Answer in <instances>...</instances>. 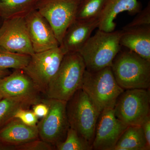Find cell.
<instances>
[{
	"label": "cell",
	"mask_w": 150,
	"mask_h": 150,
	"mask_svg": "<svg viewBox=\"0 0 150 150\" xmlns=\"http://www.w3.org/2000/svg\"><path fill=\"white\" fill-rule=\"evenodd\" d=\"M86 70L83 59L79 52L65 54L44 95L47 98L68 102L81 88Z\"/></svg>",
	"instance_id": "obj_1"
},
{
	"label": "cell",
	"mask_w": 150,
	"mask_h": 150,
	"mask_svg": "<svg viewBox=\"0 0 150 150\" xmlns=\"http://www.w3.org/2000/svg\"><path fill=\"white\" fill-rule=\"evenodd\" d=\"M110 67L117 83L124 90L149 88L150 62L133 51L121 49Z\"/></svg>",
	"instance_id": "obj_2"
},
{
	"label": "cell",
	"mask_w": 150,
	"mask_h": 150,
	"mask_svg": "<svg viewBox=\"0 0 150 150\" xmlns=\"http://www.w3.org/2000/svg\"><path fill=\"white\" fill-rule=\"evenodd\" d=\"M122 30L105 32L98 29L91 36L79 52L83 59L86 69L98 71L111 67L112 61L121 49Z\"/></svg>",
	"instance_id": "obj_3"
},
{
	"label": "cell",
	"mask_w": 150,
	"mask_h": 150,
	"mask_svg": "<svg viewBox=\"0 0 150 150\" xmlns=\"http://www.w3.org/2000/svg\"><path fill=\"white\" fill-rule=\"evenodd\" d=\"M81 88L100 112L114 108L118 96L124 91L117 83L110 67L94 71L86 69Z\"/></svg>",
	"instance_id": "obj_4"
},
{
	"label": "cell",
	"mask_w": 150,
	"mask_h": 150,
	"mask_svg": "<svg viewBox=\"0 0 150 150\" xmlns=\"http://www.w3.org/2000/svg\"><path fill=\"white\" fill-rule=\"evenodd\" d=\"M67 112L70 128L92 144L100 112L81 88L67 102Z\"/></svg>",
	"instance_id": "obj_5"
},
{
	"label": "cell",
	"mask_w": 150,
	"mask_h": 150,
	"mask_svg": "<svg viewBox=\"0 0 150 150\" xmlns=\"http://www.w3.org/2000/svg\"><path fill=\"white\" fill-rule=\"evenodd\" d=\"M150 103L148 89L126 90L116 100L114 115L127 126H141L150 116Z\"/></svg>",
	"instance_id": "obj_6"
},
{
	"label": "cell",
	"mask_w": 150,
	"mask_h": 150,
	"mask_svg": "<svg viewBox=\"0 0 150 150\" xmlns=\"http://www.w3.org/2000/svg\"><path fill=\"white\" fill-rule=\"evenodd\" d=\"M49 107L48 114L37 124L39 137L56 146L64 142L69 128L67 117V102L54 99H43Z\"/></svg>",
	"instance_id": "obj_7"
},
{
	"label": "cell",
	"mask_w": 150,
	"mask_h": 150,
	"mask_svg": "<svg viewBox=\"0 0 150 150\" xmlns=\"http://www.w3.org/2000/svg\"><path fill=\"white\" fill-rule=\"evenodd\" d=\"M82 0H40L36 7L48 22L59 44L67 28L76 19Z\"/></svg>",
	"instance_id": "obj_8"
},
{
	"label": "cell",
	"mask_w": 150,
	"mask_h": 150,
	"mask_svg": "<svg viewBox=\"0 0 150 150\" xmlns=\"http://www.w3.org/2000/svg\"><path fill=\"white\" fill-rule=\"evenodd\" d=\"M65 54L60 47L35 53L31 56L25 72L32 79L41 93L45 95L48 85L59 69Z\"/></svg>",
	"instance_id": "obj_9"
},
{
	"label": "cell",
	"mask_w": 150,
	"mask_h": 150,
	"mask_svg": "<svg viewBox=\"0 0 150 150\" xmlns=\"http://www.w3.org/2000/svg\"><path fill=\"white\" fill-rule=\"evenodd\" d=\"M0 93L8 98L26 103L30 106L42 102L41 93L32 79L23 69L0 78Z\"/></svg>",
	"instance_id": "obj_10"
},
{
	"label": "cell",
	"mask_w": 150,
	"mask_h": 150,
	"mask_svg": "<svg viewBox=\"0 0 150 150\" xmlns=\"http://www.w3.org/2000/svg\"><path fill=\"white\" fill-rule=\"evenodd\" d=\"M0 47L18 54L31 56L35 53L25 16L4 20L0 26Z\"/></svg>",
	"instance_id": "obj_11"
},
{
	"label": "cell",
	"mask_w": 150,
	"mask_h": 150,
	"mask_svg": "<svg viewBox=\"0 0 150 150\" xmlns=\"http://www.w3.org/2000/svg\"><path fill=\"white\" fill-rule=\"evenodd\" d=\"M127 127L115 117L113 108L103 110L97 122L93 149L113 150Z\"/></svg>",
	"instance_id": "obj_12"
},
{
	"label": "cell",
	"mask_w": 150,
	"mask_h": 150,
	"mask_svg": "<svg viewBox=\"0 0 150 150\" xmlns=\"http://www.w3.org/2000/svg\"><path fill=\"white\" fill-rule=\"evenodd\" d=\"M25 18L35 53L47 51L60 46L51 25L36 9L30 12Z\"/></svg>",
	"instance_id": "obj_13"
},
{
	"label": "cell",
	"mask_w": 150,
	"mask_h": 150,
	"mask_svg": "<svg viewBox=\"0 0 150 150\" xmlns=\"http://www.w3.org/2000/svg\"><path fill=\"white\" fill-rule=\"evenodd\" d=\"M100 18L76 19L67 28L59 47L65 54L79 52L90 38L92 33L98 28Z\"/></svg>",
	"instance_id": "obj_14"
},
{
	"label": "cell",
	"mask_w": 150,
	"mask_h": 150,
	"mask_svg": "<svg viewBox=\"0 0 150 150\" xmlns=\"http://www.w3.org/2000/svg\"><path fill=\"white\" fill-rule=\"evenodd\" d=\"M39 138L37 126H27L17 118L0 127V142L6 144L16 146Z\"/></svg>",
	"instance_id": "obj_15"
},
{
	"label": "cell",
	"mask_w": 150,
	"mask_h": 150,
	"mask_svg": "<svg viewBox=\"0 0 150 150\" xmlns=\"http://www.w3.org/2000/svg\"><path fill=\"white\" fill-rule=\"evenodd\" d=\"M142 5L138 0H108L100 18L98 29L105 32L115 30L116 23L114 20L124 11L134 15L142 11Z\"/></svg>",
	"instance_id": "obj_16"
},
{
	"label": "cell",
	"mask_w": 150,
	"mask_h": 150,
	"mask_svg": "<svg viewBox=\"0 0 150 150\" xmlns=\"http://www.w3.org/2000/svg\"><path fill=\"white\" fill-rule=\"evenodd\" d=\"M120 44L150 62V25L123 29Z\"/></svg>",
	"instance_id": "obj_17"
},
{
	"label": "cell",
	"mask_w": 150,
	"mask_h": 150,
	"mask_svg": "<svg viewBox=\"0 0 150 150\" xmlns=\"http://www.w3.org/2000/svg\"><path fill=\"white\" fill-rule=\"evenodd\" d=\"M142 126L127 127L113 150H149Z\"/></svg>",
	"instance_id": "obj_18"
},
{
	"label": "cell",
	"mask_w": 150,
	"mask_h": 150,
	"mask_svg": "<svg viewBox=\"0 0 150 150\" xmlns=\"http://www.w3.org/2000/svg\"><path fill=\"white\" fill-rule=\"evenodd\" d=\"M40 0H0V17L7 19L25 16L36 8Z\"/></svg>",
	"instance_id": "obj_19"
},
{
	"label": "cell",
	"mask_w": 150,
	"mask_h": 150,
	"mask_svg": "<svg viewBox=\"0 0 150 150\" xmlns=\"http://www.w3.org/2000/svg\"><path fill=\"white\" fill-rule=\"evenodd\" d=\"M31 56L11 52L0 47V68L23 69L30 62Z\"/></svg>",
	"instance_id": "obj_20"
},
{
	"label": "cell",
	"mask_w": 150,
	"mask_h": 150,
	"mask_svg": "<svg viewBox=\"0 0 150 150\" xmlns=\"http://www.w3.org/2000/svg\"><path fill=\"white\" fill-rule=\"evenodd\" d=\"M108 0H82L77 12L76 19L100 18Z\"/></svg>",
	"instance_id": "obj_21"
},
{
	"label": "cell",
	"mask_w": 150,
	"mask_h": 150,
	"mask_svg": "<svg viewBox=\"0 0 150 150\" xmlns=\"http://www.w3.org/2000/svg\"><path fill=\"white\" fill-rule=\"evenodd\" d=\"M92 145L88 141L79 135L77 131L72 128H69L64 142L56 146L58 150H91Z\"/></svg>",
	"instance_id": "obj_22"
},
{
	"label": "cell",
	"mask_w": 150,
	"mask_h": 150,
	"mask_svg": "<svg viewBox=\"0 0 150 150\" xmlns=\"http://www.w3.org/2000/svg\"><path fill=\"white\" fill-rule=\"evenodd\" d=\"M30 105L16 100L3 98L0 100V127L13 118L21 108H28Z\"/></svg>",
	"instance_id": "obj_23"
},
{
	"label": "cell",
	"mask_w": 150,
	"mask_h": 150,
	"mask_svg": "<svg viewBox=\"0 0 150 150\" xmlns=\"http://www.w3.org/2000/svg\"><path fill=\"white\" fill-rule=\"evenodd\" d=\"M150 25V2L147 6L143 10L137 13V16L123 29H128L131 28L139 27Z\"/></svg>",
	"instance_id": "obj_24"
},
{
	"label": "cell",
	"mask_w": 150,
	"mask_h": 150,
	"mask_svg": "<svg viewBox=\"0 0 150 150\" xmlns=\"http://www.w3.org/2000/svg\"><path fill=\"white\" fill-rule=\"evenodd\" d=\"M16 150H53L56 147L41 139H35L16 146Z\"/></svg>",
	"instance_id": "obj_25"
},
{
	"label": "cell",
	"mask_w": 150,
	"mask_h": 150,
	"mask_svg": "<svg viewBox=\"0 0 150 150\" xmlns=\"http://www.w3.org/2000/svg\"><path fill=\"white\" fill-rule=\"evenodd\" d=\"M13 118L19 119L25 125L30 126H35L38 123V117L33 110L28 108H21L16 111Z\"/></svg>",
	"instance_id": "obj_26"
},
{
	"label": "cell",
	"mask_w": 150,
	"mask_h": 150,
	"mask_svg": "<svg viewBox=\"0 0 150 150\" xmlns=\"http://www.w3.org/2000/svg\"><path fill=\"white\" fill-rule=\"evenodd\" d=\"M32 110L38 118H42L48 114L49 107L45 103L41 102L33 105Z\"/></svg>",
	"instance_id": "obj_27"
},
{
	"label": "cell",
	"mask_w": 150,
	"mask_h": 150,
	"mask_svg": "<svg viewBox=\"0 0 150 150\" xmlns=\"http://www.w3.org/2000/svg\"><path fill=\"white\" fill-rule=\"evenodd\" d=\"M142 126L148 146L150 147V116L148 117Z\"/></svg>",
	"instance_id": "obj_28"
},
{
	"label": "cell",
	"mask_w": 150,
	"mask_h": 150,
	"mask_svg": "<svg viewBox=\"0 0 150 150\" xmlns=\"http://www.w3.org/2000/svg\"><path fill=\"white\" fill-rule=\"evenodd\" d=\"M0 150H16L15 146H10L0 142Z\"/></svg>",
	"instance_id": "obj_29"
},
{
	"label": "cell",
	"mask_w": 150,
	"mask_h": 150,
	"mask_svg": "<svg viewBox=\"0 0 150 150\" xmlns=\"http://www.w3.org/2000/svg\"><path fill=\"white\" fill-rule=\"evenodd\" d=\"M11 72L8 69H4L0 68V78L4 77L7 76Z\"/></svg>",
	"instance_id": "obj_30"
},
{
	"label": "cell",
	"mask_w": 150,
	"mask_h": 150,
	"mask_svg": "<svg viewBox=\"0 0 150 150\" xmlns=\"http://www.w3.org/2000/svg\"><path fill=\"white\" fill-rule=\"evenodd\" d=\"M3 98V97L1 95V94L0 93V100H1L2 98Z\"/></svg>",
	"instance_id": "obj_31"
}]
</instances>
